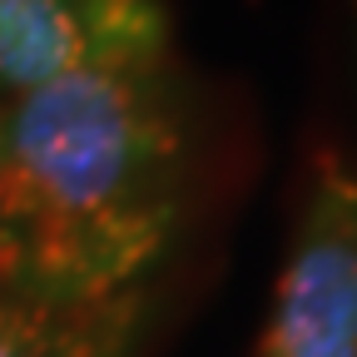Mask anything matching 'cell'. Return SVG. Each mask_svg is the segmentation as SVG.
Returning a JSON list of instances; mask_svg holds the SVG:
<instances>
[{
	"mask_svg": "<svg viewBox=\"0 0 357 357\" xmlns=\"http://www.w3.org/2000/svg\"><path fill=\"white\" fill-rule=\"evenodd\" d=\"M184 189L169 55L84 65L15 95L0 105V278L50 298L149 283Z\"/></svg>",
	"mask_w": 357,
	"mask_h": 357,
	"instance_id": "1",
	"label": "cell"
},
{
	"mask_svg": "<svg viewBox=\"0 0 357 357\" xmlns=\"http://www.w3.org/2000/svg\"><path fill=\"white\" fill-rule=\"evenodd\" d=\"M253 357H357V164L318 149Z\"/></svg>",
	"mask_w": 357,
	"mask_h": 357,
	"instance_id": "2",
	"label": "cell"
},
{
	"mask_svg": "<svg viewBox=\"0 0 357 357\" xmlns=\"http://www.w3.org/2000/svg\"><path fill=\"white\" fill-rule=\"evenodd\" d=\"M169 55L159 0H0V105L70 70Z\"/></svg>",
	"mask_w": 357,
	"mask_h": 357,
	"instance_id": "3",
	"label": "cell"
},
{
	"mask_svg": "<svg viewBox=\"0 0 357 357\" xmlns=\"http://www.w3.org/2000/svg\"><path fill=\"white\" fill-rule=\"evenodd\" d=\"M149 303L154 278L95 298H50L0 278V357H129Z\"/></svg>",
	"mask_w": 357,
	"mask_h": 357,
	"instance_id": "4",
	"label": "cell"
},
{
	"mask_svg": "<svg viewBox=\"0 0 357 357\" xmlns=\"http://www.w3.org/2000/svg\"><path fill=\"white\" fill-rule=\"evenodd\" d=\"M352 10H357V0H352Z\"/></svg>",
	"mask_w": 357,
	"mask_h": 357,
	"instance_id": "5",
	"label": "cell"
}]
</instances>
